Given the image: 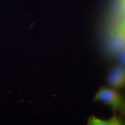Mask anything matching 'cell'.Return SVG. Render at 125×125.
<instances>
[{
  "label": "cell",
  "mask_w": 125,
  "mask_h": 125,
  "mask_svg": "<svg viewBox=\"0 0 125 125\" xmlns=\"http://www.w3.org/2000/svg\"><path fill=\"white\" fill-rule=\"evenodd\" d=\"M125 46V21L112 31L108 39L107 48L109 53L117 54Z\"/></svg>",
  "instance_id": "6da1fadb"
},
{
  "label": "cell",
  "mask_w": 125,
  "mask_h": 125,
  "mask_svg": "<svg viewBox=\"0 0 125 125\" xmlns=\"http://www.w3.org/2000/svg\"><path fill=\"white\" fill-rule=\"evenodd\" d=\"M94 101H99L110 106L114 111L122 104V98L118 92L113 89L101 87L96 93Z\"/></svg>",
  "instance_id": "7a4b0ae2"
},
{
  "label": "cell",
  "mask_w": 125,
  "mask_h": 125,
  "mask_svg": "<svg viewBox=\"0 0 125 125\" xmlns=\"http://www.w3.org/2000/svg\"><path fill=\"white\" fill-rule=\"evenodd\" d=\"M108 83L115 88H121L125 86V68L121 66L115 67L108 76Z\"/></svg>",
  "instance_id": "3957f363"
},
{
  "label": "cell",
  "mask_w": 125,
  "mask_h": 125,
  "mask_svg": "<svg viewBox=\"0 0 125 125\" xmlns=\"http://www.w3.org/2000/svg\"><path fill=\"white\" fill-rule=\"evenodd\" d=\"M87 124L90 125H120L122 124V122L116 116L108 120H101L94 116H91L88 119Z\"/></svg>",
  "instance_id": "277c9868"
},
{
  "label": "cell",
  "mask_w": 125,
  "mask_h": 125,
  "mask_svg": "<svg viewBox=\"0 0 125 125\" xmlns=\"http://www.w3.org/2000/svg\"><path fill=\"white\" fill-rule=\"evenodd\" d=\"M117 60L120 66L125 68V46L117 53Z\"/></svg>",
  "instance_id": "5b68a950"
},
{
  "label": "cell",
  "mask_w": 125,
  "mask_h": 125,
  "mask_svg": "<svg viewBox=\"0 0 125 125\" xmlns=\"http://www.w3.org/2000/svg\"><path fill=\"white\" fill-rule=\"evenodd\" d=\"M122 105L123 112V113L125 114V101L123 103H122Z\"/></svg>",
  "instance_id": "8992f818"
},
{
  "label": "cell",
  "mask_w": 125,
  "mask_h": 125,
  "mask_svg": "<svg viewBox=\"0 0 125 125\" xmlns=\"http://www.w3.org/2000/svg\"><path fill=\"white\" fill-rule=\"evenodd\" d=\"M125 1V0H124Z\"/></svg>",
  "instance_id": "52a82bcc"
}]
</instances>
